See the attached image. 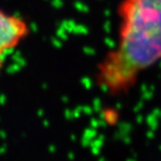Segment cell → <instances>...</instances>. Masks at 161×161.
<instances>
[{
    "mask_svg": "<svg viewBox=\"0 0 161 161\" xmlns=\"http://www.w3.org/2000/svg\"><path fill=\"white\" fill-rule=\"evenodd\" d=\"M28 32L24 20L0 8V67L11 50L21 43Z\"/></svg>",
    "mask_w": 161,
    "mask_h": 161,
    "instance_id": "obj_2",
    "label": "cell"
},
{
    "mask_svg": "<svg viewBox=\"0 0 161 161\" xmlns=\"http://www.w3.org/2000/svg\"><path fill=\"white\" fill-rule=\"evenodd\" d=\"M118 38L97 66L104 91L120 94L161 62V0H122Z\"/></svg>",
    "mask_w": 161,
    "mask_h": 161,
    "instance_id": "obj_1",
    "label": "cell"
}]
</instances>
